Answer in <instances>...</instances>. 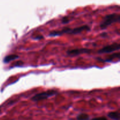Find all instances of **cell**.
I'll list each match as a JSON object with an SVG mask.
<instances>
[{"mask_svg": "<svg viewBox=\"0 0 120 120\" xmlns=\"http://www.w3.org/2000/svg\"><path fill=\"white\" fill-rule=\"evenodd\" d=\"M91 49H87V48H79V49H71L67 51V55L70 57H73V56H77L82 54L89 53L91 52Z\"/></svg>", "mask_w": 120, "mask_h": 120, "instance_id": "5b68a950", "label": "cell"}, {"mask_svg": "<svg viewBox=\"0 0 120 120\" xmlns=\"http://www.w3.org/2000/svg\"><path fill=\"white\" fill-rule=\"evenodd\" d=\"M120 15L119 14H116V13H113V14H109V15H106L103 19V21L100 23L101 29L104 30L107 29L108 26H110L114 23H118L120 22Z\"/></svg>", "mask_w": 120, "mask_h": 120, "instance_id": "7a4b0ae2", "label": "cell"}, {"mask_svg": "<svg viewBox=\"0 0 120 120\" xmlns=\"http://www.w3.org/2000/svg\"><path fill=\"white\" fill-rule=\"evenodd\" d=\"M107 116L112 120H120V114L118 111H111L108 114Z\"/></svg>", "mask_w": 120, "mask_h": 120, "instance_id": "ba28073f", "label": "cell"}, {"mask_svg": "<svg viewBox=\"0 0 120 120\" xmlns=\"http://www.w3.org/2000/svg\"><path fill=\"white\" fill-rule=\"evenodd\" d=\"M91 120H108L106 117H97V118H94Z\"/></svg>", "mask_w": 120, "mask_h": 120, "instance_id": "8fae6325", "label": "cell"}, {"mask_svg": "<svg viewBox=\"0 0 120 120\" xmlns=\"http://www.w3.org/2000/svg\"><path fill=\"white\" fill-rule=\"evenodd\" d=\"M69 22H70V19L68 16H64V17L62 18V20H61V22H62V24H66V23H69Z\"/></svg>", "mask_w": 120, "mask_h": 120, "instance_id": "30bf717a", "label": "cell"}, {"mask_svg": "<svg viewBox=\"0 0 120 120\" xmlns=\"http://www.w3.org/2000/svg\"><path fill=\"white\" fill-rule=\"evenodd\" d=\"M18 55H9L6 56L3 59V62L4 63H8L9 62H11V61L14 60H16L17 59L19 58Z\"/></svg>", "mask_w": 120, "mask_h": 120, "instance_id": "52a82bcc", "label": "cell"}, {"mask_svg": "<svg viewBox=\"0 0 120 120\" xmlns=\"http://www.w3.org/2000/svg\"><path fill=\"white\" fill-rule=\"evenodd\" d=\"M120 49V45L119 43H114L111 45H107L98 50V53H110L116 50H119Z\"/></svg>", "mask_w": 120, "mask_h": 120, "instance_id": "277c9868", "label": "cell"}, {"mask_svg": "<svg viewBox=\"0 0 120 120\" xmlns=\"http://www.w3.org/2000/svg\"><path fill=\"white\" fill-rule=\"evenodd\" d=\"M100 36H101L102 38H107L108 36L107 33V32H103L101 34Z\"/></svg>", "mask_w": 120, "mask_h": 120, "instance_id": "4fadbf2b", "label": "cell"}, {"mask_svg": "<svg viewBox=\"0 0 120 120\" xmlns=\"http://www.w3.org/2000/svg\"><path fill=\"white\" fill-rule=\"evenodd\" d=\"M116 58H117L118 59H119V58H120V53L119 52H117V53H114V54H112V55H110V56H109V57L105 60H103V59H100V58H97V59L100 60L99 61H101V62H112L114 59H116Z\"/></svg>", "mask_w": 120, "mask_h": 120, "instance_id": "8992f818", "label": "cell"}, {"mask_svg": "<svg viewBox=\"0 0 120 120\" xmlns=\"http://www.w3.org/2000/svg\"><path fill=\"white\" fill-rule=\"evenodd\" d=\"M90 116L86 113H82L78 115L77 117V120H89Z\"/></svg>", "mask_w": 120, "mask_h": 120, "instance_id": "9c48e42d", "label": "cell"}, {"mask_svg": "<svg viewBox=\"0 0 120 120\" xmlns=\"http://www.w3.org/2000/svg\"><path fill=\"white\" fill-rule=\"evenodd\" d=\"M91 30V28L89 25L81 26L75 28L73 29H71L70 28H63L62 30H54L52 31L49 34V36L50 37H56V36H61L63 34H70V35H77L80 33L83 32V31H90Z\"/></svg>", "mask_w": 120, "mask_h": 120, "instance_id": "6da1fadb", "label": "cell"}, {"mask_svg": "<svg viewBox=\"0 0 120 120\" xmlns=\"http://www.w3.org/2000/svg\"><path fill=\"white\" fill-rule=\"evenodd\" d=\"M58 93V91L55 90H47V91H43L42 93H39L35 94V96H34L32 97L31 100L35 102L39 101L48 99V98H50V97H53V96H56Z\"/></svg>", "mask_w": 120, "mask_h": 120, "instance_id": "3957f363", "label": "cell"}, {"mask_svg": "<svg viewBox=\"0 0 120 120\" xmlns=\"http://www.w3.org/2000/svg\"><path fill=\"white\" fill-rule=\"evenodd\" d=\"M43 38V36H41V35H39V36H35V38H34V39H35V40H41V39H42Z\"/></svg>", "mask_w": 120, "mask_h": 120, "instance_id": "7c38bea8", "label": "cell"}]
</instances>
